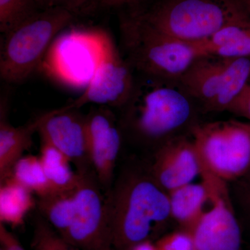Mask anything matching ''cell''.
I'll return each instance as SVG.
<instances>
[{
	"mask_svg": "<svg viewBox=\"0 0 250 250\" xmlns=\"http://www.w3.org/2000/svg\"><path fill=\"white\" fill-rule=\"evenodd\" d=\"M121 108L122 131L156 148L177 136L190 135L202 114L180 80L135 72L131 95Z\"/></svg>",
	"mask_w": 250,
	"mask_h": 250,
	"instance_id": "cell-1",
	"label": "cell"
},
{
	"mask_svg": "<svg viewBox=\"0 0 250 250\" xmlns=\"http://www.w3.org/2000/svg\"><path fill=\"white\" fill-rule=\"evenodd\" d=\"M108 192L112 243L118 249L147 241L154 229L171 218L168 193L149 170L127 172Z\"/></svg>",
	"mask_w": 250,
	"mask_h": 250,
	"instance_id": "cell-2",
	"label": "cell"
},
{
	"mask_svg": "<svg viewBox=\"0 0 250 250\" xmlns=\"http://www.w3.org/2000/svg\"><path fill=\"white\" fill-rule=\"evenodd\" d=\"M121 11L164 34L194 43L250 15L244 0H154Z\"/></svg>",
	"mask_w": 250,
	"mask_h": 250,
	"instance_id": "cell-3",
	"label": "cell"
},
{
	"mask_svg": "<svg viewBox=\"0 0 250 250\" xmlns=\"http://www.w3.org/2000/svg\"><path fill=\"white\" fill-rule=\"evenodd\" d=\"M123 55L135 73L180 80L203 55L197 43L156 30L125 11H119Z\"/></svg>",
	"mask_w": 250,
	"mask_h": 250,
	"instance_id": "cell-4",
	"label": "cell"
},
{
	"mask_svg": "<svg viewBox=\"0 0 250 250\" xmlns=\"http://www.w3.org/2000/svg\"><path fill=\"white\" fill-rule=\"evenodd\" d=\"M77 14L63 7L41 10L3 34L0 52V77L9 83L29 78L42 62L59 33Z\"/></svg>",
	"mask_w": 250,
	"mask_h": 250,
	"instance_id": "cell-5",
	"label": "cell"
},
{
	"mask_svg": "<svg viewBox=\"0 0 250 250\" xmlns=\"http://www.w3.org/2000/svg\"><path fill=\"white\" fill-rule=\"evenodd\" d=\"M202 170L233 182L250 169V123L236 120L200 123L190 131Z\"/></svg>",
	"mask_w": 250,
	"mask_h": 250,
	"instance_id": "cell-6",
	"label": "cell"
},
{
	"mask_svg": "<svg viewBox=\"0 0 250 250\" xmlns=\"http://www.w3.org/2000/svg\"><path fill=\"white\" fill-rule=\"evenodd\" d=\"M250 75V58L205 55L197 58L180 79L202 114L227 111Z\"/></svg>",
	"mask_w": 250,
	"mask_h": 250,
	"instance_id": "cell-7",
	"label": "cell"
},
{
	"mask_svg": "<svg viewBox=\"0 0 250 250\" xmlns=\"http://www.w3.org/2000/svg\"><path fill=\"white\" fill-rule=\"evenodd\" d=\"M81 174L71 223L62 237L80 250H111L113 243L108 192L103 193L95 173L88 171Z\"/></svg>",
	"mask_w": 250,
	"mask_h": 250,
	"instance_id": "cell-8",
	"label": "cell"
},
{
	"mask_svg": "<svg viewBox=\"0 0 250 250\" xmlns=\"http://www.w3.org/2000/svg\"><path fill=\"white\" fill-rule=\"evenodd\" d=\"M134 82V71L106 33L100 58L84 92L65 106L79 109L94 104L121 108L131 95Z\"/></svg>",
	"mask_w": 250,
	"mask_h": 250,
	"instance_id": "cell-9",
	"label": "cell"
},
{
	"mask_svg": "<svg viewBox=\"0 0 250 250\" xmlns=\"http://www.w3.org/2000/svg\"><path fill=\"white\" fill-rule=\"evenodd\" d=\"M212 202L191 233L195 250H241V232L227 182L209 175Z\"/></svg>",
	"mask_w": 250,
	"mask_h": 250,
	"instance_id": "cell-10",
	"label": "cell"
},
{
	"mask_svg": "<svg viewBox=\"0 0 250 250\" xmlns=\"http://www.w3.org/2000/svg\"><path fill=\"white\" fill-rule=\"evenodd\" d=\"M37 120L41 141L63 153L79 173L88 172L92 166L87 147L86 116L76 108L63 106L47 112Z\"/></svg>",
	"mask_w": 250,
	"mask_h": 250,
	"instance_id": "cell-11",
	"label": "cell"
},
{
	"mask_svg": "<svg viewBox=\"0 0 250 250\" xmlns=\"http://www.w3.org/2000/svg\"><path fill=\"white\" fill-rule=\"evenodd\" d=\"M103 31H73L60 36L51 59L57 74L72 84H88L101 52Z\"/></svg>",
	"mask_w": 250,
	"mask_h": 250,
	"instance_id": "cell-12",
	"label": "cell"
},
{
	"mask_svg": "<svg viewBox=\"0 0 250 250\" xmlns=\"http://www.w3.org/2000/svg\"><path fill=\"white\" fill-rule=\"evenodd\" d=\"M87 147L90 164L102 187L111 189L122 129L107 106L93 108L86 115Z\"/></svg>",
	"mask_w": 250,
	"mask_h": 250,
	"instance_id": "cell-13",
	"label": "cell"
},
{
	"mask_svg": "<svg viewBox=\"0 0 250 250\" xmlns=\"http://www.w3.org/2000/svg\"><path fill=\"white\" fill-rule=\"evenodd\" d=\"M202 164L190 135H182L156 148L149 168L156 183L167 193L192 183L201 175Z\"/></svg>",
	"mask_w": 250,
	"mask_h": 250,
	"instance_id": "cell-14",
	"label": "cell"
},
{
	"mask_svg": "<svg viewBox=\"0 0 250 250\" xmlns=\"http://www.w3.org/2000/svg\"><path fill=\"white\" fill-rule=\"evenodd\" d=\"M200 184H188L169 192L171 218L186 227L192 233L205 214V207L212 202V187L206 172L201 174Z\"/></svg>",
	"mask_w": 250,
	"mask_h": 250,
	"instance_id": "cell-15",
	"label": "cell"
},
{
	"mask_svg": "<svg viewBox=\"0 0 250 250\" xmlns=\"http://www.w3.org/2000/svg\"><path fill=\"white\" fill-rule=\"evenodd\" d=\"M5 99L1 100L0 118V181L11 175L16 163L32 145V136L37 131L38 120L24 126H14L6 118Z\"/></svg>",
	"mask_w": 250,
	"mask_h": 250,
	"instance_id": "cell-16",
	"label": "cell"
},
{
	"mask_svg": "<svg viewBox=\"0 0 250 250\" xmlns=\"http://www.w3.org/2000/svg\"><path fill=\"white\" fill-rule=\"evenodd\" d=\"M197 44L203 55L250 58V15L229 23Z\"/></svg>",
	"mask_w": 250,
	"mask_h": 250,
	"instance_id": "cell-17",
	"label": "cell"
},
{
	"mask_svg": "<svg viewBox=\"0 0 250 250\" xmlns=\"http://www.w3.org/2000/svg\"><path fill=\"white\" fill-rule=\"evenodd\" d=\"M30 190L12 177L1 182L0 222L13 228L21 226L34 206L35 200Z\"/></svg>",
	"mask_w": 250,
	"mask_h": 250,
	"instance_id": "cell-18",
	"label": "cell"
},
{
	"mask_svg": "<svg viewBox=\"0 0 250 250\" xmlns=\"http://www.w3.org/2000/svg\"><path fill=\"white\" fill-rule=\"evenodd\" d=\"M39 157L53 192L70 191L80 183L82 174L74 171L70 159L52 145L41 141Z\"/></svg>",
	"mask_w": 250,
	"mask_h": 250,
	"instance_id": "cell-19",
	"label": "cell"
},
{
	"mask_svg": "<svg viewBox=\"0 0 250 250\" xmlns=\"http://www.w3.org/2000/svg\"><path fill=\"white\" fill-rule=\"evenodd\" d=\"M77 187L70 191L53 192L39 198L38 206L41 214L61 236L71 223L76 203Z\"/></svg>",
	"mask_w": 250,
	"mask_h": 250,
	"instance_id": "cell-20",
	"label": "cell"
},
{
	"mask_svg": "<svg viewBox=\"0 0 250 250\" xmlns=\"http://www.w3.org/2000/svg\"><path fill=\"white\" fill-rule=\"evenodd\" d=\"M11 176L39 198L53 193L39 156H23L14 166Z\"/></svg>",
	"mask_w": 250,
	"mask_h": 250,
	"instance_id": "cell-21",
	"label": "cell"
},
{
	"mask_svg": "<svg viewBox=\"0 0 250 250\" xmlns=\"http://www.w3.org/2000/svg\"><path fill=\"white\" fill-rule=\"evenodd\" d=\"M37 0H0V31L5 34L41 11Z\"/></svg>",
	"mask_w": 250,
	"mask_h": 250,
	"instance_id": "cell-22",
	"label": "cell"
},
{
	"mask_svg": "<svg viewBox=\"0 0 250 250\" xmlns=\"http://www.w3.org/2000/svg\"><path fill=\"white\" fill-rule=\"evenodd\" d=\"M31 247L34 250H80L64 240L44 218L36 222Z\"/></svg>",
	"mask_w": 250,
	"mask_h": 250,
	"instance_id": "cell-23",
	"label": "cell"
},
{
	"mask_svg": "<svg viewBox=\"0 0 250 250\" xmlns=\"http://www.w3.org/2000/svg\"><path fill=\"white\" fill-rule=\"evenodd\" d=\"M154 0H92L83 13H92L103 10L132 9L152 2Z\"/></svg>",
	"mask_w": 250,
	"mask_h": 250,
	"instance_id": "cell-24",
	"label": "cell"
},
{
	"mask_svg": "<svg viewBox=\"0 0 250 250\" xmlns=\"http://www.w3.org/2000/svg\"><path fill=\"white\" fill-rule=\"evenodd\" d=\"M156 246L159 250H195L191 233L169 235L158 242Z\"/></svg>",
	"mask_w": 250,
	"mask_h": 250,
	"instance_id": "cell-25",
	"label": "cell"
},
{
	"mask_svg": "<svg viewBox=\"0 0 250 250\" xmlns=\"http://www.w3.org/2000/svg\"><path fill=\"white\" fill-rule=\"evenodd\" d=\"M232 183L235 200L242 210L250 215V169Z\"/></svg>",
	"mask_w": 250,
	"mask_h": 250,
	"instance_id": "cell-26",
	"label": "cell"
},
{
	"mask_svg": "<svg viewBox=\"0 0 250 250\" xmlns=\"http://www.w3.org/2000/svg\"><path fill=\"white\" fill-rule=\"evenodd\" d=\"M227 111L243 117L250 122V75L246 84Z\"/></svg>",
	"mask_w": 250,
	"mask_h": 250,
	"instance_id": "cell-27",
	"label": "cell"
},
{
	"mask_svg": "<svg viewBox=\"0 0 250 250\" xmlns=\"http://www.w3.org/2000/svg\"><path fill=\"white\" fill-rule=\"evenodd\" d=\"M92 0H37L42 10L53 7H63L79 14L83 12Z\"/></svg>",
	"mask_w": 250,
	"mask_h": 250,
	"instance_id": "cell-28",
	"label": "cell"
},
{
	"mask_svg": "<svg viewBox=\"0 0 250 250\" xmlns=\"http://www.w3.org/2000/svg\"><path fill=\"white\" fill-rule=\"evenodd\" d=\"M0 242L5 250H25L18 238L2 223H0Z\"/></svg>",
	"mask_w": 250,
	"mask_h": 250,
	"instance_id": "cell-29",
	"label": "cell"
},
{
	"mask_svg": "<svg viewBox=\"0 0 250 250\" xmlns=\"http://www.w3.org/2000/svg\"><path fill=\"white\" fill-rule=\"evenodd\" d=\"M131 250H159L157 246H154L148 241L141 242L131 247Z\"/></svg>",
	"mask_w": 250,
	"mask_h": 250,
	"instance_id": "cell-30",
	"label": "cell"
},
{
	"mask_svg": "<svg viewBox=\"0 0 250 250\" xmlns=\"http://www.w3.org/2000/svg\"><path fill=\"white\" fill-rule=\"evenodd\" d=\"M245 4H246L247 9L250 14V0H244Z\"/></svg>",
	"mask_w": 250,
	"mask_h": 250,
	"instance_id": "cell-31",
	"label": "cell"
},
{
	"mask_svg": "<svg viewBox=\"0 0 250 250\" xmlns=\"http://www.w3.org/2000/svg\"><path fill=\"white\" fill-rule=\"evenodd\" d=\"M0 250H5L4 249V248H2V247H1V249H0Z\"/></svg>",
	"mask_w": 250,
	"mask_h": 250,
	"instance_id": "cell-32",
	"label": "cell"
}]
</instances>
